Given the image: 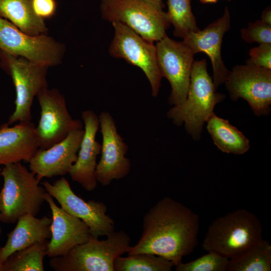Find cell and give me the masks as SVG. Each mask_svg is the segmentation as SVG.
Segmentation results:
<instances>
[{"label": "cell", "mask_w": 271, "mask_h": 271, "mask_svg": "<svg viewBox=\"0 0 271 271\" xmlns=\"http://www.w3.org/2000/svg\"><path fill=\"white\" fill-rule=\"evenodd\" d=\"M199 216L169 197L158 201L145 214L143 232L128 255L149 253L162 256L175 266L198 244Z\"/></svg>", "instance_id": "cell-1"}, {"label": "cell", "mask_w": 271, "mask_h": 271, "mask_svg": "<svg viewBox=\"0 0 271 271\" xmlns=\"http://www.w3.org/2000/svg\"><path fill=\"white\" fill-rule=\"evenodd\" d=\"M207 66L206 59L194 61L186 100L174 106L167 113L176 125L184 123L187 132L195 141L200 140L204 124L214 113L216 105L225 98L224 94L216 91Z\"/></svg>", "instance_id": "cell-2"}, {"label": "cell", "mask_w": 271, "mask_h": 271, "mask_svg": "<svg viewBox=\"0 0 271 271\" xmlns=\"http://www.w3.org/2000/svg\"><path fill=\"white\" fill-rule=\"evenodd\" d=\"M262 230L261 222L254 214L238 209L210 224L202 248L229 259L234 258L262 240Z\"/></svg>", "instance_id": "cell-3"}, {"label": "cell", "mask_w": 271, "mask_h": 271, "mask_svg": "<svg viewBox=\"0 0 271 271\" xmlns=\"http://www.w3.org/2000/svg\"><path fill=\"white\" fill-rule=\"evenodd\" d=\"M0 175L4 179L0 221L12 224L25 214L36 216L45 202L46 191L35 175L20 162L5 165Z\"/></svg>", "instance_id": "cell-4"}, {"label": "cell", "mask_w": 271, "mask_h": 271, "mask_svg": "<svg viewBox=\"0 0 271 271\" xmlns=\"http://www.w3.org/2000/svg\"><path fill=\"white\" fill-rule=\"evenodd\" d=\"M130 242L123 230L114 231L103 240L91 235L66 254L51 258L49 266L55 271H114L115 260L128 253Z\"/></svg>", "instance_id": "cell-5"}, {"label": "cell", "mask_w": 271, "mask_h": 271, "mask_svg": "<svg viewBox=\"0 0 271 271\" xmlns=\"http://www.w3.org/2000/svg\"><path fill=\"white\" fill-rule=\"evenodd\" d=\"M164 3L148 0H100L101 18L122 24L145 40L157 42L171 26Z\"/></svg>", "instance_id": "cell-6"}, {"label": "cell", "mask_w": 271, "mask_h": 271, "mask_svg": "<svg viewBox=\"0 0 271 271\" xmlns=\"http://www.w3.org/2000/svg\"><path fill=\"white\" fill-rule=\"evenodd\" d=\"M0 66L12 78L16 90L15 108L6 124L31 121L33 100L41 91L48 88L49 67L1 50Z\"/></svg>", "instance_id": "cell-7"}, {"label": "cell", "mask_w": 271, "mask_h": 271, "mask_svg": "<svg viewBox=\"0 0 271 271\" xmlns=\"http://www.w3.org/2000/svg\"><path fill=\"white\" fill-rule=\"evenodd\" d=\"M0 50L48 67L62 62L65 45L47 34L30 35L0 17Z\"/></svg>", "instance_id": "cell-8"}, {"label": "cell", "mask_w": 271, "mask_h": 271, "mask_svg": "<svg viewBox=\"0 0 271 271\" xmlns=\"http://www.w3.org/2000/svg\"><path fill=\"white\" fill-rule=\"evenodd\" d=\"M114 35L108 48L109 55L124 59L140 68L148 79L153 97L159 94L162 78L157 58L156 45L125 25L112 23Z\"/></svg>", "instance_id": "cell-9"}, {"label": "cell", "mask_w": 271, "mask_h": 271, "mask_svg": "<svg viewBox=\"0 0 271 271\" xmlns=\"http://www.w3.org/2000/svg\"><path fill=\"white\" fill-rule=\"evenodd\" d=\"M41 184L62 208L87 225L92 237L108 236L114 232L115 223L107 214V207L103 202L84 200L73 191L68 181L63 177L53 183L44 181Z\"/></svg>", "instance_id": "cell-10"}, {"label": "cell", "mask_w": 271, "mask_h": 271, "mask_svg": "<svg viewBox=\"0 0 271 271\" xmlns=\"http://www.w3.org/2000/svg\"><path fill=\"white\" fill-rule=\"evenodd\" d=\"M231 100H246L257 116L267 115L271 110V69L247 61L234 66L224 82Z\"/></svg>", "instance_id": "cell-11"}, {"label": "cell", "mask_w": 271, "mask_h": 271, "mask_svg": "<svg viewBox=\"0 0 271 271\" xmlns=\"http://www.w3.org/2000/svg\"><path fill=\"white\" fill-rule=\"evenodd\" d=\"M155 45L161 74L171 86L169 103L180 105L187 97L195 54L183 41H175L167 35Z\"/></svg>", "instance_id": "cell-12"}, {"label": "cell", "mask_w": 271, "mask_h": 271, "mask_svg": "<svg viewBox=\"0 0 271 271\" xmlns=\"http://www.w3.org/2000/svg\"><path fill=\"white\" fill-rule=\"evenodd\" d=\"M36 97L41 108L36 127L39 149H48L71 131L83 128L82 122L73 119L69 113L65 98L58 89L46 88Z\"/></svg>", "instance_id": "cell-13"}, {"label": "cell", "mask_w": 271, "mask_h": 271, "mask_svg": "<svg viewBox=\"0 0 271 271\" xmlns=\"http://www.w3.org/2000/svg\"><path fill=\"white\" fill-rule=\"evenodd\" d=\"M98 118L102 141L95 176L97 182L106 186L113 180L127 176L131 169V163L125 157L128 146L118 133L112 116L107 111H102Z\"/></svg>", "instance_id": "cell-14"}, {"label": "cell", "mask_w": 271, "mask_h": 271, "mask_svg": "<svg viewBox=\"0 0 271 271\" xmlns=\"http://www.w3.org/2000/svg\"><path fill=\"white\" fill-rule=\"evenodd\" d=\"M84 132L83 128L74 130L50 148L37 150L28 163L39 181L69 173L77 160Z\"/></svg>", "instance_id": "cell-15"}, {"label": "cell", "mask_w": 271, "mask_h": 271, "mask_svg": "<svg viewBox=\"0 0 271 271\" xmlns=\"http://www.w3.org/2000/svg\"><path fill=\"white\" fill-rule=\"evenodd\" d=\"M230 26V14L226 7L221 17L203 30L191 32L183 39V41L195 55L204 52L210 59L213 69L212 80L216 89L224 83L230 71L226 67L221 56L223 38Z\"/></svg>", "instance_id": "cell-16"}, {"label": "cell", "mask_w": 271, "mask_h": 271, "mask_svg": "<svg viewBox=\"0 0 271 271\" xmlns=\"http://www.w3.org/2000/svg\"><path fill=\"white\" fill-rule=\"evenodd\" d=\"M45 201L52 213L51 236L47 253L48 257L64 255L75 246L88 240L91 236L89 229L83 221L58 207L47 192Z\"/></svg>", "instance_id": "cell-17"}, {"label": "cell", "mask_w": 271, "mask_h": 271, "mask_svg": "<svg viewBox=\"0 0 271 271\" xmlns=\"http://www.w3.org/2000/svg\"><path fill=\"white\" fill-rule=\"evenodd\" d=\"M81 117L84 124V134L76 162L68 174L71 179L85 190L91 191L97 187L95 176L97 157L101 152V145L96 140L99 126L98 116L92 110L83 111Z\"/></svg>", "instance_id": "cell-18"}, {"label": "cell", "mask_w": 271, "mask_h": 271, "mask_svg": "<svg viewBox=\"0 0 271 271\" xmlns=\"http://www.w3.org/2000/svg\"><path fill=\"white\" fill-rule=\"evenodd\" d=\"M9 126L0 127V166L29 162L39 149L35 125L30 121Z\"/></svg>", "instance_id": "cell-19"}, {"label": "cell", "mask_w": 271, "mask_h": 271, "mask_svg": "<svg viewBox=\"0 0 271 271\" xmlns=\"http://www.w3.org/2000/svg\"><path fill=\"white\" fill-rule=\"evenodd\" d=\"M17 222L15 228L8 234L6 243L0 247V265L15 252L51 238L52 218H38L27 214Z\"/></svg>", "instance_id": "cell-20"}, {"label": "cell", "mask_w": 271, "mask_h": 271, "mask_svg": "<svg viewBox=\"0 0 271 271\" xmlns=\"http://www.w3.org/2000/svg\"><path fill=\"white\" fill-rule=\"evenodd\" d=\"M33 0H0V17L30 35L47 34L44 20L34 12Z\"/></svg>", "instance_id": "cell-21"}, {"label": "cell", "mask_w": 271, "mask_h": 271, "mask_svg": "<svg viewBox=\"0 0 271 271\" xmlns=\"http://www.w3.org/2000/svg\"><path fill=\"white\" fill-rule=\"evenodd\" d=\"M207 129L214 144L222 152L241 155L250 148L248 139L225 119L212 113L207 121Z\"/></svg>", "instance_id": "cell-22"}, {"label": "cell", "mask_w": 271, "mask_h": 271, "mask_svg": "<svg viewBox=\"0 0 271 271\" xmlns=\"http://www.w3.org/2000/svg\"><path fill=\"white\" fill-rule=\"evenodd\" d=\"M49 241L37 243L12 253L0 265V271H44Z\"/></svg>", "instance_id": "cell-23"}, {"label": "cell", "mask_w": 271, "mask_h": 271, "mask_svg": "<svg viewBox=\"0 0 271 271\" xmlns=\"http://www.w3.org/2000/svg\"><path fill=\"white\" fill-rule=\"evenodd\" d=\"M271 245L262 239L240 256L228 260L226 271H270Z\"/></svg>", "instance_id": "cell-24"}, {"label": "cell", "mask_w": 271, "mask_h": 271, "mask_svg": "<svg viewBox=\"0 0 271 271\" xmlns=\"http://www.w3.org/2000/svg\"><path fill=\"white\" fill-rule=\"evenodd\" d=\"M174 264L167 259L152 253L121 255L114 262V271H171Z\"/></svg>", "instance_id": "cell-25"}, {"label": "cell", "mask_w": 271, "mask_h": 271, "mask_svg": "<svg viewBox=\"0 0 271 271\" xmlns=\"http://www.w3.org/2000/svg\"><path fill=\"white\" fill-rule=\"evenodd\" d=\"M166 14L174 27V35L182 39L199 30L191 8V0H168Z\"/></svg>", "instance_id": "cell-26"}, {"label": "cell", "mask_w": 271, "mask_h": 271, "mask_svg": "<svg viewBox=\"0 0 271 271\" xmlns=\"http://www.w3.org/2000/svg\"><path fill=\"white\" fill-rule=\"evenodd\" d=\"M175 266L176 271H226L229 259L215 252Z\"/></svg>", "instance_id": "cell-27"}, {"label": "cell", "mask_w": 271, "mask_h": 271, "mask_svg": "<svg viewBox=\"0 0 271 271\" xmlns=\"http://www.w3.org/2000/svg\"><path fill=\"white\" fill-rule=\"evenodd\" d=\"M240 32L242 38L247 43L271 44V25L261 20L249 22L247 27Z\"/></svg>", "instance_id": "cell-28"}, {"label": "cell", "mask_w": 271, "mask_h": 271, "mask_svg": "<svg viewBox=\"0 0 271 271\" xmlns=\"http://www.w3.org/2000/svg\"><path fill=\"white\" fill-rule=\"evenodd\" d=\"M247 60L252 64L262 68L271 69V44H260L251 49Z\"/></svg>", "instance_id": "cell-29"}, {"label": "cell", "mask_w": 271, "mask_h": 271, "mask_svg": "<svg viewBox=\"0 0 271 271\" xmlns=\"http://www.w3.org/2000/svg\"><path fill=\"white\" fill-rule=\"evenodd\" d=\"M32 5L36 15L43 20L52 17L56 11V0H33Z\"/></svg>", "instance_id": "cell-30"}, {"label": "cell", "mask_w": 271, "mask_h": 271, "mask_svg": "<svg viewBox=\"0 0 271 271\" xmlns=\"http://www.w3.org/2000/svg\"><path fill=\"white\" fill-rule=\"evenodd\" d=\"M263 22L271 25V10L270 7H268L263 11L261 15V19Z\"/></svg>", "instance_id": "cell-31"}, {"label": "cell", "mask_w": 271, "mask_h": 271, "mask_svg": "<svg viewBox=\"0 0 271 271\" xmlns=\"http://www.w3.org/2000/svg\"><path fill=\"white\" fill-rule=\"evenodd\" d=\"M218 0H200V2L203 4L216 3Z\"/></svg>", "instance_id": "cell-32"}, {"label": "cell", "mask_w": 271, "mask_h": 271, "mask_svg": "<svg viewBox=\"0 0 271 271\" xmlns=\"http://www.w3.org/2000/svg\"><path fill=\"white\" fill-rule=\"evenodd\" d=\"M150 2L156 3H163V0H148Z\"/></svg>", "instance_id": "cell-33"}, {"label": "cell", "mask_w": 271, "mask_h": 271, "mask_svg": "<svg viewBox=\"0 0 271 271\" xmlns=\"http://www.w3.org/2000/svg\"><path fill=\"white\" fill-rule=\"evenodd\" d=\"M1 170H2V168L0 167V172L1 171Z\"/></svg>", "instance_id": "cell-34"}, {"label": "cell", "mask_w": 271, "mask_h": 271, "mask_svg": "<svg viewBox=\"0 0 271 271\" xmlns=\"http://www.w3.org/2000/svg\"><path fill=\"white\" fill-rule=\"evenodd\" d=\"M0 233H1V228H0Z\"/></svg>", "instance_id": "cell-35"}, {"label": "cell", "mask_w": 271, "mask_h": 271, "mask_svg": "<svg viewBox=\"0 0 271 271\" xmlns=\"http://www.w3.org/2000/svg\"><path fill=\"white\" fill-rule=\"evenodd\" d=\"M228 1H231V0H228Z\"/></svg>", "instance_id": "cell-36"}]
</instances>
